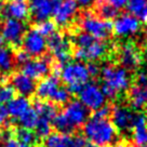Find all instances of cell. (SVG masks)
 Wrapping results in <instances>:
<instances>
[{
	"label": "cell",
	"instance_id": "cell-3",
	"mask_svg": "<svg viewBox=\"0 0 147 147\" xmlns=\"http://www.w3.org/2000/svg\"><path fill=\"white\" fill-rule=\"evenodd\" d=\"M59 74L71 94H78L83 86L87 84L91 78L87 65L79 61L68 62L67 64L63 65L60 67Z\"/></svg>",
	"mask_w": 147,
	"mask_h": 147
},
{
	"label": "cell",
	"instance_id": "cell-4",
	"mask_svg": "<svg viewBox=\"0 0 147 147\" xmlns=\"http://www.w3.org/2000/svg\"><path fill=\"white\" fill-rule=\"evenodd\" d=\"M79 26L82 32L89 34L94 39L106 40L113 34V23L97 18L92 11H83L79 16Z\"/></svg>",
	"mask_w": 147,
	"mask_h": 147
},
{
	"label": "cell",
	"instance_id": "cell-37",
	"mask_svg": "<svg viewBox=\"0 0 147 147\" xmlns=\"http://www.w3.org/2000/svg\"><path fill=\"white\" fill-rule=\"evenodd\" d=\"M1 147H30V146L22 144V143L18 142L16 138L11 136V138H8L1 141Z\"/></svg>",
	"mask_w": 147,
	"mask_h": 147
},
{
	"label": "cell",
	"instance_id": "cell-6",
	"mask_svg": "<svg viewBox=\"0 0 147 147\" xmlns=\"http://www.w3.org/2000/svg\"><path fill=\"white\" fill-rule=\"evenodd\" d=\"M118 60L121 66L128 71H134L143 64L142 51L134 42L127 41L120 46L118 50Z\"/></svg>",
	"mask_w": 147,
	"mask_h": 147
},
{
	"label": "cell",
	"instance_id": "cell-32",
	"mask_svg": "<svg viewBox=\"0 0 147 147\" xmlns=\"http://www.w3.org/2000/svg\"><path fill=\"white\" fill-rule=\"evenodd\" d=\"M37 32H39L41 36H43L45 38L50 37L52 34H54L56 32V24L54 23V21L51 20H47L43 21L41 23H38L36 26Z\"/></svg>",
	"mask_w": 147,
	"mask_h": 147
},
{
	"label": "cell",
	"instance_id": "cell-42",
	"mask_svg": "<svg viewBox=\"0 0 147 147\" xmlns=\"http://www.w3.org/2000/svg\"><path fill=\"white\" fill-rule=\"evenodd\" d=\"M138 20L140 21V22H142L143 24L147 25V5H146V7L144 8V10L141 12V14L138 15Z\"/></svg>",
	"mask_w": 147,
	"mask_h": 147
},
{
	"label": "cell",
	"instance_id": "cell-48",
	"mask_svg": "<svg viewBox=\"0 0 147 147\" xmlns=\"http://www.w3.org/2000/svg\"><path fill=\"white\" fill-rule=\"evenodd\" d=\"M142 147H147V144H146V145H144V146H142Z\"/></svg>",
	"mask_w": 147,
	"mask_h": 147
},
{
	"label": "cell",
	"instance_id": "cell-47",
	"mask_svg": "<svg viewBox=\"0 0 147 147\" xmlns=\"http://www.w3.org/2000/svg\"><path fill=\"white\" fill-rule=\"evenodd\" d=\"M89 147H97V146H94V145H90Z\"/></svg>",
	"mask_w": 147,
	"mask_h": 147
},
{
	"label": "cell",
	"instance_id": "cell-27",
	"mask_svg": "<svg viewBox=\"0 0 147 147\" xmlns=\"http://www.w3.org/2000/svg\"><path fill=\"white\" fill-rule=\"evenodd\" d=\"M38 120H39V116L36 113V110L32 107H29L23 115L18 117V121L21 128L27 129V130H34L36 128Z\"/></svg>",
	"mask_w": 147,
	"mask_h": 147
},
{
	"label": "cell",
	"instance_id": "cell-19",
	"mask_svg": "<svg viewBox=\"0 0 147 147\" xmlns=\"http://www.w3.org/2000/svg\"><path fill=\"white\" fill-rule=\"evenodd\" d=\"M0 15L5 18H13L24 22L29 18V5L26 1H12L8 3L0 2Z\"/></svg>",
	"mask_w": 147,
	"mask_h": 147
},
{
	"label": "cell",
	"instance_id": "cell-46",
	"mask_svg": "<svg viewBox=\"0 0 147 147\" xmlns=\"http://www.w3.org/2000/svg\"><path fill=\"white\" fill-rule=\"evenodd\" d=\"M145 43H146V46H147V32H146V35H145Z\"/></svg>",
	"mask_w": 147,
	"mask_h": 147
},
{
	"label": "cell",
	"instance_id": "cell-38",
	"mask_svg": "<svg viewBox=\"0 0 147 147\" xmlns=\"http://www.w3.org/2000/svg\"><path fill=\"white\" fill-rule=\"evenodd\" d=\"M88 67V71H89V75H90V77H96L100 75L101 73V67L96 64V63H94V62H91V63H89L87 65Z\"/></svg>",
	"mask_w": 147,
	"mask_h": 147
},
{
	"label": "cell",
	"instance_id": "cell-18",
	"mask_svg": "<svg viewBox=\"0 0 147 147\" xmlns=\"http://www.w3.org/2000/svg\"><path fill=\"white\" fill-rule=\"evenodd\" d=\"M59 0H32L29 5V16L35 23L49 20L54 12Z\"/></svg>",
	"mask_w": 147,
	"mask_h": 147
},
{
	"label": "cell",
	"instance_id": "cell-15",
	"mask_svg": "<svg viewBox=\"0 0 147 147\" xmlns=\"http://www.w3.org/2000/svg\"><path fill=\"white\" fill-rule=\"evenodd\" d=\"M89 109L80 103L79 101H70L65 107L63 115L67 119L71 128L76 131V129L81 127L88 121L89 118Z\"/></svg>",
	"mask_w": 147,
	"mask_h": 147
},
{
	"label": "cell",
	"instance_id": "cell-28",
	"mask_svg": "<svg viewBox=\"0 0 147 147\" xmlns=\"http://www.w3.org/2000/svg\"><path fill=\"white\" fill-rule=\"evenodd\" d=\"M15 138L20 143L28 145L32 147V145H35L37 143L38 138L36 136L35 132H32V130H27V129L20 128L16 129L15 131Z\"/></svg>",
	"mask_w": 147,
	"mask_h": 147
},
{
	"label": "cell",
	"instance_id": "cell-12",
	"mask_svg": "<svg viewBox=\"0 0 147 147\" xmlns=\"http://www.w3.org/2000/svg\"><path fill=\"white\" fill-rule=\"evenodd\" d=\"M141 30V22L130 13L118 15L113 23V32L121 38L135 36Z\"/></svg>",
	"mask_w": 147,
	"mask_h": 147
},
{
	"label": "cell",
	"instance_id": "cell-20",
	"mask_svg": "<svg viewBox=\"0 0 147 147\" xmlns=\"http://www.w3.org/2000/svg\"><path fill=\"white\" fill-rule=\"evenodd\" d=\"M11 82H12L11 86L14 89V91H16L22 96H30L36 91L37 84L35 80L27 77L23 73L13 74L11 77Z\"/></svg>",
	"mask_w": 147,
	"mask_h": 147
},
{
	"label": "cell",
	"instance_id": "cell-8",
	"mask_svg": "<svg viewBox=\"0 0 147 147\" xmlns=\"http://www.w3.org/2000/svg\"><path fill=\"white\" fill-rule=\"evenodd\" d=\"M129 102L133 109L141 110L147 106V73L140 71L129 88Z\"/></svg>",
	"mask_w": 147,
	"mask_h": 147
},
{
	"label": "cell",
	"instance_id": "cell-50",
	"mask_svg": "<svg viewBox=\"0 0 147 147\" xmlns=\"http://www.w3.org/2000/svg\"><path fill=\"white\" fill-rule=\"evenodd\" d=\"M1 1H2V0H0V2H1Z\"/></svg>",
	"mask_w": 147,
	"mask_h": 147
},
{
	"label": "cell",
	"instance_id": "cell-44",
	"mask_svg": "<svg viewBox=\"0 0 147 147\" xmlns=\"http://www.w3.org/2000/svg\"><path fill=\"white\" fill-rule=\"evenodd\" d=\"M9 2H12V1H25V0H8Z\"/></svg>",
	"mask_w": 147,
	"mask_h": 147
},
{
	"label": "cell",
	"instance_id": "cell-17",
	"mask_svg": "<svg viewBox=\"0 0 147 147\" xmlns=\"http://www.w3.org/2000/svg\"><path fill=\"white\" fill-rule=\"evenodd\" d=\"M45 147H87V141L81 135L51 133L45 138Z\"/></svg>",
	"mask_w": 147,
	"mask_h": 147
},
{
	"label": "cell",
	"instance_id": "cell-24",
	"mask_svg": "<svg viewBox=\"0 0 147 147\" xmlns=\"http://www.w3.org/2000/svg\"><path fill=\"white\" fill-rule=\"evenodd\" d=\"M30 107V102L27 97L18 95L16 97H13L11 101L8 103L7 109L9 113V116L13 118H18L22 116Z\"/></svg>",
	"mask_w": 147,
	"mask_h": 147
},
{
	"label": "cell",
	"instance_id": "cell-7",
	"mask_svg": "<svg viewBox=\"0 0 147 147\" xmlns=\"http://www.w3.org/2000/svg\"><path fill=\"white\" fill-rule=\"evenodd\" d=\"M79 102L89 110L95 111L106 105V97L96 83L88 82L78 93Z\"/></svg>",
	"mask_w": 147,
	"mask_h": 147
},
{
	"label": "cell",
	"instance_id": "cell-9",
	"mask_svg": "<svg viewBox=\"0 0 147 147\" xmlns=\"http://www.w3.org/2000/svg\"><path fill=\"white\" fill-rule=\"evenodd\" d=\"M53 16L56 26L69 27L77 20L78 5L75 0H59L53 12Z\"/></svg>",
	"mask_w": 147,
	"mask_h": 147
},
{
	"label": "cell",
	"instance_id": "cell-16",
	"mask_svg": "<svg viewBox=\"0 0 147 147\" xmlns=\"http://www.w3.org/2000/svg\"><path fill=\"white\" fill-rule=\"evenodd\" d=\"M52 66V59L50 56L38 57L35 60L28 61L26 64L22 66V73L32 80L46 78L50 73Z\"/></svg>",
	"mask_w": 147,
	"mask_h": 147
},
{
	"label": "cell",
	"instance_id": "cell-2",
	"mask_svg": "<svg viewBox=\"0 0 147 147\" xmlns=\"http://www.w3.org/2000/svg\"><path fill=\"white\" fill-rule=\"evenodd\" d=\"M83 135L91 145L108 147L118 141V131L108 119L92 117L83 124Z\"/></svg>",
	"mask_w": 147,
	"mask_h": 147
},
{
	"label": "cell",
	"instance_id": "cell-11",
	"mask_svg": "<svg viewBox=\"0 0 147 147\" xmlns=\"http://www.w3.org/2000/svg\"><path fill=\"white\" fill-rule=\"evenodd\" d=\"M25 32V24L21 21H16L13 18H5L1 25V36L5 42H8L13 48H16L22 43Z\"/></svg>",
	"mask_w": 147,
	"mask_h": 147
},
{
	"label": "cell",
	"instance_id": "cell-23",
	"mask_svg": "<svg viewBox=\"0 0 147 147\" xmlns=\"http://www.w3.org/2000/svg\"><path fill=\"white\" fill-rule=\"evenodd\" d=\"M92 13L104 21H110L116 18L118 16L119 11L105 0H96V2L92 5Z\"/></svg>",
	"mask_w": 147,
	"mask_h": 147
},
{
	"label": "cell",
	"instance_id": "cell-31",
	"mask_svg": "<svg viewBox=\"0 0 147 147\" xmlns=\"http://www.w3.org/2000/svg\"><path fill=\"white\" fill-rule=\"evenodd\" d=\"M70 96H71V93L68 91V89L60 87L54 93V95L51 97L50 101H52L54 105H64L69 102Z\"/></svg>",
	"mask_w": 147,
	"mask_h": 147
},
{
	"label": "cell",
	"instance_id": "cell-35",
	"mask_svg": "<svg viewBox=\"0 0 147 147\" xmlns=\"http://www.w3.org/2000/svg\"><path fill=\"white\" fill-rule=\"evenodd\" d=\"M14 60H15V63L23 66L28 61H30V55H28L24 50H20L14 54Z\"/></svg>",
	"mask_w": 147,
	"mask_h": 147
},
{
	"label": "cell",
	"instance_id": "cell-21",
	"mask_svg": "<svg viewBox=\"0 0 147 147\" xmlns=\"http://www.w3.org/2000/svg\"><path fill=\"white\" fill-rule=\"evenodd\" d=\"M60 88V79L56 75H51L43 78L36 87V95L40 100H51L56 90Z\"/></svg>",
	"mask_w": 147,
	"mask_h": 147
},
{
	"label": "cell",
	"instance_id": "cell-34",
	"mask_svg": "<svg viewBox=\"0 0 147 147\" xmlns=\"http://www.w3.org/2000/svg\"><path fill=\"white\" fill-rule=\"evenodd\" d=\"M15 91L11 84H0V105L9 103L14 97Z\"/></svg>",
	"mask_w": 147,
	"mask_h": 147
},
{
	"label": "cell",
	"instance_id": "cell-30",
	"mask_svg": "<svg viewBox=\"0 0 147 147\" xmlns=\"http://www.w3.org/2000/svg\"><path fill=\"white\" fill-rule=\"evenodd\" d=\"M96 39H94L92 36H90L89 34L84 32H77L76 34H74L73 36V43L76 46L77 49H84L89 47L91 43L95 41Z\"/></svg>",
	"mask_w": 147,
	"mask_h": 147
},
{
	"label": "cell",
	"instance_id": "cell-39",
	"mask_svg": "<svg viewBox=\"0 0 147 147\" xmlns=\"http://www.w3.org/2000/svg\"><path fill=\"white\" fill-rule=\"evenodd\" d=\"M9 119V113L5 105H0V127L5 125Z\"/></svg>",
	"mask_w": 147,
	"mask_h": 147
},
{
	"label": "cell",
	"instance_id": "cell-40",
	"mask_svg": "<svg viewBox=\"0 0 147 147\" xmlns=\"http://www.w3.org/2000/svg\"><path fill=\"white\" fill-rule=\"evenodd\" d=\"M105 1H107L109 5H111L117 10H120L127 7V3H128L129 0H105Z\"/></svg>",
	"mask_w": 147,
	"mask_h": 147
},
{
	"label": "cell",
	"instance_id": "cell-29",
	"mask_svg": "<svg viewBox=\"0 0 147 147\" xmlns=\"http://www.w3.org/2000/svg\"><path fill=\"white\" fill-rule=\"evenodd\" d=\"M52 121L45 118H39L35 128V134L38 138H45L52 133Z\"/></svg>",
	"mask_w": 147,
	"mask_h": 147
},
{
	"label": "cell",
	"instance_id": "cell-26",
	"mask_svg": "<svg viewBox=\"0 0 147 147\" xmlns=\"http://www.w3.org/2000/svg\"><path fill=\"white\" fill-rule=\"evenodd\" d=\"M34 109L36 110L39 118H45L51 121L57 115V107L52 102H37L34 105Z\"/></svg>",
	"mask_w": 147,
	"mask_h": 147
},
{
	"label": "cell",
	"instance_id": "cell-10",
	"mask_svg": "<svg viewBox=\"0 0 147 147\" xmlns=\"http://www.w3.org/2000/svg\"><path fill=\"white\" fill-rule=\"evenodd\" d=\"M110 52H111V46L108 42L104 40H95L84 49H76L74 51V56L79 62L83 61L95 62V61L104 60L108 56Z\"/></svg>",
	"mask_w": 147,
	"mask_h": 147
},
{
	"label": "cell",
	"instance_id": "cell-25",
	"mask_svg": "<svg viewBox=\"0 0 147 147\" xmlns=\"http://www.w3.org/2000/svg\"><path fill=\"white\" fill-rule=\"evenodd\" d=\"M15 60L14 53L10 48L1 47L0 48V75L5 76L10 74L14 68Z\"/></svg>",
	"mask_w": 147,
	"mask_h": 147
},
{
	"label": "cell",
	"instance_id": "cell-13",
	"mask_svg": "<svg viewBox=\"0 0 147 147\" xmlns=\"http://www.w3.org/2000/svg\"><path fill=\"white\" fill-rule=\"evenodd\" d=\"M110 115H111V122L117 129V131H120L122 133L131 131L135 117V114L131 107L123 104L115 105L111 108Z\"/></svg>",
	"mask_w": 147,
	"mask_h": 147
},
{
	"label": "cell",
	"instance_id": "cell-45",
	"mask_svg": "<svg viewBox=\"0 0 147 147\" xmlns=\"http://www.w3.org/2000/svg\"><path fill=\"white\" fill-rule=\"evenodd\" d=\"M114 147H128V146H125V145H122V144H121V145H117V146H114Z\"/></svg>",
	"mask_w": 147,
	"mask_h": 147
},
{
	"label": "cell",
	"instance_id": "cell-36",
	"mask_svg": "<svg viewBox=\"0 0 147 147\" xmlns=\"http://www.w3.org/2000/svg\"><path fill=\"white\" fill-rule=\"evenodd\" d=\"M110 113H111V107L108 105H104L103 107L94 111L93 117L100 118V119H107V117L110 115Z\"/></svg>",
	"mask_w": 147,
	"mask_h": 147
},
{
	"label": "cell",
	"instance_id": "cell-33",
	"mask_svg": "<svg viewBox=\"0 0 147 147\" xmlns=\"http://www.w3.org/2000/svg\"><path fill=\"white\" fill-rule=\"evenodd\" d=\"M147 5V0H129L127 3V9L131 15L138 18L144 8Z\"/></svg>",
	"mask_w": 147,
	"mask_h": 147
},
{
	"label": "cell",
	"instance_id": "cell-49",
	"mask_svg": "<svg viewBox=\"0 0 147 147\" xmlns=\"http://www.w3.org/2000/svg\"><path fill=\"white\" fill-rule=\"evenodd\" d=\"M146 113H147V106H146Z\"/></svg>",
	"mask_w": 147,
	"mask_h": 147
},
{
	"label": "cell",
	"instance_id": "cell-22",
	"mask_svg": "<svg viewBox=\"0 0 147 147\" xmlns=\"http://www.w3.org/2000/svg\"><path fill=\"white\" fill-rule=\"evenodd\" d=\"M132 138L135 145L142 147L147 144V118L143 114H135L132 125Z\"/></svg>",
	"mask_w": 147,
	"mask_h": 147
},
{
	"label": "cell",
	"instance_id": "cell-1",
	"mask_svg": "<svg viewBox=\"0 0 147 147\" xmlns=\"http://www.w3.org/2000/svg\"><path fill=\"white\" fill-rule=\"evenodd\" d=\"M100 75L103 81L101 89L106 98L115 100L131 86L130 74L122 66L105 65L101 68Z\"/></svg>",
	"mask_w": 147,
	"mask_h": 147
},
{
	"label": "cell",
	"instance_id": "cell-5",
	"mask_svg": "<svg viewBox=\"0 0 147 147\" xmlns=\"http://www.w3.org/2000/svg\"><path fill=\"white\" fill-rule=\"evenodd\" d=\"M47 47L53 54L59 66L67 64L71 57V42L63 32H55L47 39Z\"/></svg>",
	"mask_w": 147,
	"mask_h": 147
},
{
	"label": "cell",
	"instance_id": "cell-41",
	"mask_svg": "<svg viewBox=\"0 0 147 147\" xmlns=\"http://www.w3.org/2000/svg\"><path fill=\"white\" fill-rule=\"evenodd\" d=\"M76 3L81 7V8H84V9H88V8H92V5L96 2V0H75Z\"/></svg>",
	"mask_w": 147,
	"mask_h": 147
},
{
	"label": "cell",
	"instance_id": "cell-14",
	"mask_svg": "<svg viewBox=\"0 0 147 147\" xmlns=\"http://www.w3.org/2000/svg\"><path fill=\"white\" fill-rule=\"evenodd\" d=\"M23 50L30 56H40L47 49V40L37 32L36 28H30L25 32L22 40Z\"/></svg>",
	"mask_w": 147,
	"mask_h": 147
},
{
	"label": "cell",
	"instance_id": "cell-43",
	"mask_svg": "<svg viewBox=\"0 0 147 147\" xmlns=\"http://www.w3.org/2000/svg\"><path fill=\"white\" fill-rule=\"evenodd\" d=\"M3 43H5V40H3V38L1 36V34H0V48L3 47Z\"/></svg>",
	"mask_w": 147,
	"mask_h": 147
}]
</instances>
